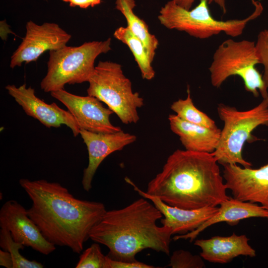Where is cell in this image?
<instances>
[{"instance_id":"cell-15","label":"cell","mask_w":268,"mask_h":268,"mask_svg":"<svg viewBox=\"0 0 268 268\" xmlns=\"http://www.w3.org/2000/svg\"><path fill=\"white\" fill-rule=\"evenodd\" d=\"M125 180L140 196L150 200L160 210L164 216V218L160 220L161 224L170 227L173 235L185 234L196 230L218 210V206L195 209H185L172 206L158 198L141 190L130 178L126 177Z\"/></svg>"},{"instance_id":"cell-27","label":"cell","mask_w":268,"mask_h":268,"mask_svg":"<svg viewBox=\"0 0 268 268\" xmlns=\"http://www.w3.org/2000/svg\"><path fill=\"white\" fill-rule=\"evenodd\" d=\"M67 2L71 7L78 6L81 8L86 9L89 7H93L101 3L102 0H61Z\"/></svg>"},{"instance_id":"cell-30","label":"cell","mask_w":268,"mask_h":268,"mask_svg":"<svg viewBox=\"0 0 268 268\" xmlns=\"http://www.w3.org/2000/svg\"><path fill=\"white\" fill-rule=\"evenodd\" d=\"M208 4L214 3L218 5L223 14L226 13V0H208Z\"/></svg>"},{"instance_id":"cell-7","label":"cell","mask_w":268,"mask_h":268,"mask_svg":"<svg viewBox=\"0 0 268 268\" xmlns=\"http://www.w3.org/2000/svg\"><path fill=\"white\" fill-rule=\"evenodd\" d=\"M260 64L255 43L246 40L229 39L224 41L215 51L209 67L211 83L219 88L230 76L238 75L245 90L257 97L259 92L263 98L268 97L263 75L255 66Z\"/></svg>"},{"instance_id":"cell-9","label":"cell","mask_w":268,"mask_h":268,"mask_svg":"<svg viewBox=\"0 0 268 268\" xmlns=\"http://www.w3.org/2000/svg\"><path fill=\"white\" fill-rule=\"evenodd\" d=\"M26 33L11 56V68L37 60L45 52L61 49L67 45L71 35L59 24L44 22L39 25L30 20L26 24Z\"/></svg>"},{"instance_id":"cell-26","label":"cell","mask_w":268,"mask_h":268,"mask_svg":"<svg viewBox=\"0 0 268 268\" xmlns=\"http://www.w3.org/2000/svg\"><path fill=\"white\" fill-rule=\"evenodd\" d=\"M155 267L136 261L121 262L112 260L107 257V268H154Z\"/></svg>"},{"instance_id":"cell-11","label":"cell","mask_w":268,"mask_h":268,"mask_svg":"<svg viewBox=\"0 0 268 268\" xmlns=\"http://www.w3.org/2000/svg\"><path fill=\"white\" fill-rule=\"evenodd\" d=\"M222 166L225 184L233 198L260 203L268 210V163L258 169L236 164Z\"/></svg>"},{"instance_id":"cell-12","label":"cell","mask_w":268,"mask_h":268,"mask_svg":"<svg viewBox=\"0 0 268 268\" xmlns=\"http://www.w3.org/2000/svg\"><path fill=\"white\" fill-rule=\"evenodd\" d=\"M5 89L26 115L37 120L44 126L59 128L65 125L70 128L74 136L79 134V126L68 110L62 109L55 103L48 104L40 99L31 86L27 87L25 83L19 87L7 85Z\"/></svg>"},{"instance_id":"cell-31","label":"cell","mask_w":268,"mask_h":268,"mask_svg":"<svg viewBox=\"0 0 268 268\" xmlns=\"http://www.w3.org/2000/svg\"></svg>"},{"instance_id":"cell-23","label":"cell","mask_w":268,"mask_h":268,"mask_svg":"<svg viewBox=\"0 0 268 268\" xmlns=\"http://www.w3.org/2000/svg\"><path fill=\"white\" fill-rule=\"evenodd\" d=\"M76 268H107V256L95 242L80 255Z\"/></svg>"},{"instance_id":"cell-29","label":"cell","mask_w":268,"mask_h":268,"mask_svg":"<svg viewBox=\"0 0 268 268\" xmlns=\"http://www.w3.org/2000/svg\"><path fill=\"white\" fill-rule=\"evenodd\" d=\"M178 5L186 9H190L196 0H172Z\"/></svg>"},{"instance_id":"cell-10","label":"cell","mask_w":268,"mask_h":268,"mask_svg":"<svg viewBox=\"0 0 268 268\" xmlns=\"http://www.w3.org/2000/svg\"><path fill=\"white\" fill-rule=\"evenodd\" d=\"M50 93L67 108L80 130L97 133H112L121 130L111 123L110 118L113 112L105 107L97 98L76 95L64 89Z\"/></svg>"},{"instance_id":"cell-18","label":"cell","mask_w":268,"mask_h":268,"mask_svg":"<svg viewBox=\"0 0 268 268\" xmlns=\"http://www.w3.org/2000/svg\"><path fill=\"white\" fill-rule=\"evenodd\" d=\"M171 131L179 137L186 150L213 153L216 149L221 134V130L209 128L187 122L176 114L168 116Z\"/></svg>"},{"instance_id":"cell-5","label":"cell","mask_w":268,"mask_h":268,"mask_svg":"<svg viewBox=\"0 0 268 268\" xmlns=\"http://www.w3.org/2000/svg\"><path fill=\"white\" fill-rule=\"evenodd\" d=\"M252 1L255 8L248 17L223 21L216 20L212 16L208 0H200L192 9H186L170 0L161 7L158 19L167 29L184 31L196 38L207 39L221 32L236 37L242 34L248 23L258 17L263 11L259 1Z\"/></svg>"},{"instance_id":"cell-6","label":"cell","mask_w":268,"mask_h":268,"mask_svg":"<svg viewBox=\"0 0 268 268\" xmlns=\"http://www.w3.org/2000/svg\"><path fill=\"white\" fill-rule=\"evenodd\" d=\"M111 44V38H109L49 51L47 72L41 81V89L51 93L64 89L67 84L88 82L94 70L96 59L110 51Z\"/></svg>"},{"instance_id":"cell-28","label":"cell","mask_w":268,"mask_h":268,"mask_svg":"<svg viewBox=\"0 0 268 268\" xmlns=\"http://www.w3.org/2000/svg\"><path fill=\"white\" fill-rule=\"evenodd\" d=\"M0 265L7 268H13V260L9 252L0 250Z\"/></svg>"},{"instance_id":"cell-4","label":"cell","mask_w":268,"mask_h":268,"mask_svg":"<svg viewBox=\"0 0 268 268\" xmlns=\"http://www.w3.org/2000/svg\"><path fill=\"white\" fill-rule=\"evenodd\" d=\"M217 110L224 126L218 145L212 153L222 165L236 164L244 167H251L252 164L244 159L242 151L246 142L259 140L252 135L256 128L268 126V97L248 110L240 111L223 103L218 105Z\"/></svg>"},{"instance_id":"cell-20","label":"cell","mask_w":268,"mask_h":268,"mask_svg":"<svg viewBox=\"0 0 268 268\" xmlns=\"http://www.w3.org/2000/svg\"><path fill=\"white\" fill-rule=\"evenodd\" d=\"M115 38L127 45L134 56L143 79L151 80L155 76V71L143 44L134 35L127 27H120L114 32Z\"/></svg>"},{"instance_id":"cell-25","label":"cell","mask_w":268,"mask_h":268,"mask_svg":"<svg viewBox=\"0 0 268 268\" xmlns=\"http://www.w3.org/2000/svg\"><path fill=\"white\" fill-rule=\"evenodd\" d=\"M256 49L260 62L264 67L263 75L266 88H268V30L261 31L258 35Z\"/></svg>"},{"instance_id":"cell-17","label":"cell","mask_w":268,"mask_h":268,"mask_svg":"<svg viewBox=\"0 0 268 268\" xmlns=\"http://www.w3.org/2000/svg\"><path fill=\"white\" fill-rule=\"evenodd\" d=\"M252 217L268 219V210L257 203L230 198L222 201L219 205L217 212L196 230L185 234L176 235L173 239L174 240L189 239L192 242L201 232L213 224L226 222L234 225L241 220Z\"/></svg>"},{"instance_id":"cell-21","label":"cell","mask_w":268,"mask_h":268,"mask_svg":"<svg viewBox=\"0 0 268 268\" xmlns=\"http://www.w3.org/2000/svg\"><path fill=\"white\" fill-rule=\"evenodd\" d=\"M170 108L178 117L187 122L209 128H218L214 121L195 106L189 86L188 87L186 98L179 99L174 102Z\"/></svg>"},{"instance_id":"cell-2","label":"cell","mask_w":268,"mask_h":268,"mask_svg":"<svg viewBox=\"0 0 268 268\" xmlns=\"http://www.w3.org/2000/svg\"><path fill=\"white\" fill-rule=\"evenodd\" d=\"M218 163L212 153L177 149L145 192L182 209L218 206L230 198Z\"/></svg>"},{"instance_id":"cell-24","label":"cell","mask_w":268,"mask_h":268,"mask_svg":"<svg viewBox=\"0 0 268 268\" xmlns=\"http://www.w3.org/2000/svg\"><path fill=\"white\" fill-rule=\"evenodd\" d=\"M201 255H193L188 251L179 250L171 256L168 266L172 268H203L205 265Z\"/></svg>"},{"instance_id":"cell-16","label":"cell","mask_w":268,"mask_h":268,"mask_svg":"<svg viewBox=\"0 0 268 268\" xmlns=\"http://www.w3.org/2000/svg\"><path fill=\"white\" fill-rule=\"evenodd\" d=\"M245 235L233 233L229 236H216L207 239H197L194 245L201 249V256L213 263L226 264L240 256H256L255 250L249 244Z\"/></svg>"},{"instance_id":"cell-19","label":"cell","mask_w":268,"mask_h":268,"mask_svg":"<svg viewBox=\"0 0 268 268\" xmlns=\"http://www.w3.org/2000/svg\"><path fill=\"white\" fill-rule=\"evenodd\" d=\"M115 5L116 8L125 17L127 27L143 44L152 63L159 45L158 40L154 35L150 33L146 22L134 13L135 0H116Z\"/></svg>"},{"instance_id":"cell-3","label":"cell","mask_w":268,"mask_h":268,"mask_svg":"<svg viewBox=\"0 0 268 268\" xmlns=\"http://www.w3.org/2000/svg\"><path fill=\"white\" fill-rule=\"evenodd\" d=\"M160 210L142 197L127 206L106 210L92 227L89 238L106 246L107 256L121 262H135L136 255L150 249L167 255L173 233L156 222L162 218Z\"/></svg>"},{"instance_id":"cell-22","label":"cell","mask_w":268,"mask_h":268,"mask_svg":"<svg viewBox=\"0 0 268 268\" xmlns=\"http://www.w3.org/2000/svg\"><path fill=\"white\" fill-rule=\"evenodd\" d=\"M0 246L2 250L11 255L13 268H42L43 265L36 261H30L24 257L20 253L24 246L14 241L10 233L4 229L0 230Z\"/></svg>"},{"instance_id":"cell-1","label":"cell","mask_w":268,"mask_h":268,"mask_svg":"<svg viewBox=\"0 0 268 268\" xmlns=\"http://www.w3.org/2000/svg\"><path fill=\"white\" fill-rule=\"evenodd\" d=\"M19 183L32 201L28 215L45 239L80 254L90 230L106 211L104 204L76 198L57 182L22 178Z\"/></svg>"},{"instance_id":"cell-13","label":"cell","mask_w":268,"mask_h":268,"mask_svg":"<svg viewBox=\"0 0 268 268\" xmlns=\"http://www.w3.org/2000/svg\"><path fill=\"white\" fill-rule=\"evenodd\" d=\"M0 227L8 231L14 241L42 254L48 255L56 249L29 217L27 210L16 201H8L2 205Z\"/></svg>"},{"instance_id":"cell-8","label":"cell","mask_w":268,"mask_h":268,"mask_svg":"<svg viewBox=\"0 0 268 268\" xmlns=\"http://www.w3.org/2000/svg\"><path fill=\"white\" fill-rule=\"evenodd\" d=\"M88 82V95L105 103L123 123L138 121L137 109L143 106V99L133 91L131 81L124 75L121 65L99 61Z\"/></svg>"},{"instance_id":"cell-14","label":"cell","mask_w":268,"mask_h":268,"mask_svg":"<svg viewBox=\"0 0 268 268\" xmlns=\"http://www.w3.org/2000/svg\"><path fill=\"white\" fill-rule=\"evenodd\" d=\"M79 134L88 153V164L83 170L81 183L89 192L92 188L94 175L104 159L112 153L122 150L134 142L136 136L123 130L112 133H97L80 130Z\"/></svg>"}]
</instances>
